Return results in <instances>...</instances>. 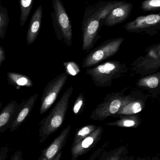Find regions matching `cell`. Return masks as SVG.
<instances>
[{"label":"cell","mask_w":160,"mask_h":160,"mask_svg":"<svg viewBox=\"0 0 160 160\" xmlns=\"http://www.w3.org/2000/svg\"><path fill=\"white\" fill-rule=\"evenodd\" d=\"M125 40L124 38L109 39L90 51L83 61L84 68L95 66L116 54Z\"/></svg>","instance_id":"5"},{"label":"cell","mask_w":160,"mask_h":160,"mask_svg":"<svg viewBox=\"0 0 160 160\" xmlns=\"http://www.w3.org/2000/svg\"><path fill=\"white\" fill-rule=\"evenodd\" d=\"M148 97L140 90H134L125 95L124 103L114 117L139 113L145 108Z\"/></svg>","instance_id":"8"},{"label":"cell","mask_w":160,"mask_h":160,"mask_svg":"<svg viewBox=\"0 0 160 160\" xmlns=\"http://www.w3.org/2000/svg\"><path fill=\"white\" fill-rule=\"evenodd\" d=\"M68 75L65 72L58 75L48 83L43 90L40 100L39 114H43L47 112L56 100L67 80Z\"/></svg>","instance_id":"7"},{"label":"cell","mask_w":160,"mask_h":160,"mask_svg":"<svg viewBox=\"0 0 160 160\" xmlns=\"http://www.w3.org/2000/svg\"><path fill=\"white\" fill-rule=\"evenodd\" d=\"M34 0H19L21 9L20 23L21 26H23L28 19L33 7Z\"/></svg>","instance_id":"21"},{"label":"cell","mask_w":160,"mask_h":160,"mask_svg":"<svg viewBox=\"0 0 160 160\" xmlns=\"http://www.w3.org/2000/svg\"><path fill=\"white\" fill-rule=\"evenodd\" d=\"M62 151H60L58 154H57L55 158H54L53 160H61V157H62Z\"/></svg>","instance_id":"31"},{"label":"cell","mask_w":160,"mask_h":160,"mask_svg":"<svg viewBox=\"0 0 160 160\" xmlns=\"http://www.w3.org/2000/svg\"><path fill=\"white\" fill-rule=\"evenodd\" d=\"M118 118H120V119L114 122L107 123L106 125L112 127L136 128L141 125L142 120L140 115L137 114L120 116Z\"/></svg>","instance_id":"18"},{"label":"cell","mask_w":160,"mask_h":160,"mask_svg":"<svg viewBox=\"0 0 160 160\" xmlns=\"http://www.w3.org/2000/svg\"><path fill=\"white\" fill-rule=\"evenodd\" d=\"M100 22L97 18L90 17L83 25V50L89 52L91 50L99 37V31Z\"/></svg>","instance_id":"10"},{"label":"cell","mask_w":160,"mask_h":160,"mask_svg":"<svg viewBox=\"0 0 160 160\" xmlns=\"http://www.w3.org/2000/svg\"><path fill=\"white\" fill-rule=\"evenodd\" d=\"M54 14L53 22L57 38L68 46L72 45V29L71 22L61 0H52Z\"/></svg>","instance_id":"4"},{"label":"cell","mask_w":160,"mask_h":160,"mask_svg":"<svg viewBox=\"0 0 160 160\" xmlns=\"http://www.w3.org/2000/svg\"><path fill=\"white\" fill-rule=\"evenodd\" d=\"M73 92V88H69L49 114L39 122V136L40 143L44 142L49 136L63 125L68 108L70 99Z\"/></svg>","instance_id":"1"},{"label":"cell","mask_w":160,"mask_h":160,"mask_svg":"<svg viewBox=\"0 0 160 160\" xmlns=\"http://www.w3.org/2000/svg\"><path fill=\"white\" fill-rule=\"evenodd\" d=\"M131 70L142 77L154 74L160 68V44L147 48L143 55L131 64Z\"/></svg>","instance_id":"3"},{"label":"cell","mask_w":160,"mask_h":160,"mask_svg":"<svg viewBox=\"0 0 160 160\" xmlns=\"http://www.w3.org/2000/svg\"><path fill=\"white\" fill-rule=\"evenodd\" d=\"M71 127L68 125L62 130L59 136H57L48 147L42 151L47 160H53L57 154L61 151L66 143L68 137L70 132Z\"/></svg>","instance_id":"14"},{"label":"cell","mask_w":160,"mask_h":160,"mask_svg":"<svg viewBox=\"0 0 160 160\" xmlns=\"http://www.w3.org/2000/svg\"><path fill=\"white\" fill-rule=\"evenodd\" d=\"M136 85L139 88L148 91L153 98H158L160 92V71L142 77L138 80Z\"/></svg>","instance_id":"15"},{"label":"cell","mask_w":160,"mask_h":160,"mask_svg":"<svg viewBox=\"0 0 160 160\" xmlns=\"http://www.w3.org/2000/svg\"><path fill=\"white\" fill-rule=\"evenodd\" d=\"M9 22L7 9L0 3V38L2 39L5 37Z\"/></svg>","instance_id":"23"},{"label":"cell","mask_w":160,"mask_h":160,"mask_svg":"<svg viewBox=\"0 0 160 160\" xmlns=\"http://www.w3.org/2000/svg\"><path fill=\"white\" fill-rule=\"evenodd\" d=\"M64 66L65 69L66 73L70 76L75 77L80 72L81 70L79 65L73 61L64 62Z\"/></svg>","instance_id":"25"},{"label":"cell","mask_w":160,"mask_h":160,"mask_svg":"<svg viewBox=\"0 0 160 160\" xmlns=\"http://www.w3.org/2000/svg\"><path fill=\"white\" fill-rule=\"evenodd\" d=\"M85 104V98L83 93H80L76 98L72 107V112L74 114H80L83 111Z\"/></svg>","instance_id":"24"},{"label":"cell","mask_w":160,"mask_h":160,"mask_svg":"<svg viewBox=\"0 0 160 160\" xmlns=\"http://www.w3.org/2000/svg\"><path fill=\"white\" fill-rule=\"evenodd\" d=\"M119 149L107 160H122L124 148H121Z\"/></svg>","instance_id":"27"},{"label":"cell","mask_w":160,"mask_h":160,"mask_svg":"<svg viewBox=\"0 0 160 160\" xmlns=\"http://www.w3.org/2000/svg\"><path fill=\"white\" fill-rule=\"evenodd\" d=\"M2 105H3V104H2V102L0 101V110H1V107H2Z\"/></svg>","instance_id":"33"},{"label":"cell","mask_w":160,"mask_h":160,"mask_svg":"<svg viewBox=\"0 0 160 160\" xmlns=\"http://www.w3.org/2000/svg\"><path fill=\"white\" fill-rule=\"evenodd\" d=\"M38 160H47V159H46V158H45L44 155L42 153H41V155H40Z\"/></svg>","instance_id":"32"},{"label":"cell","mask_w":160,"mask_h":160,"mask_svg":"<svg viewBox=\"0 0 160 160\" xmlns=\"http://www.w3.org/2000/svg\"><path fill=\"white\" fill-rule=\"evenodd\" d=\"M7 76L8 84L16 87L17 89H19L22 87H31L34 84L33 81L25 75L9 72Z\"/></svg>","instance_id":"19"},{"label":"cell","mask_w":160,"mask_h":160,"mask_svg":"<svg viewBox=\"0 0 160 160\" xmlns=\"http://www.w3.org/2000/svg\"><path fill=\"white\" fill-rule=\"evenodd\" d=\"M9 160H23L22 152L19 150L16 151L11 156Z\"/></svg>","instance_id":"29"},{"label":"cell","mask_w":160,"mask_h":160,"mask_svg":"<svg viewBox=\"0 0 160 160\" xmlns=\"http://www.w3.org/2000/svg\"><path fill=\"white\" fill-rule=\"evenodd\" d=\"M18 103L12 101L8 103L0 112V134L5 132L12 126Z\"/></svg>","instance_id":"17"},{"label":"cell","mask_w":160,"mask_h":160,"mask_svg":"<svg viewBox=\"0 0 160 160\" xmlns=\"http://www.w3.org/2000/svg\"><path fill=\"white\" fill-rule=\"evenodd\" d=\"M159 14H150L147 16H140L134 20L130 22L124 26L127 32L140 33L145 32L154 35L156 33L153 31L160 23Z\"/></svg>","instance_id":"9"},{"label":"cell","mask_w":160,"mask_h":160,"mask_svg":"<svg viewBox=\"0 0 160 160\" xmlns=\"http://www.w3.org/2000/svg\"><path fill=\"white\" fill-rule=\"evenodd\" d=\"M125 89L110 93L105 96L103 101L93 110L90 119L103 121L110 117H114L119 111L124 102Z\"/></svg>","instance_id":"6"},{"label":"cell","mask_w":160,"mask_h":160,"mask_svg":"<svg viewBox=\"0 0 160 160\" xmlns=\"http://www.w3.org/2000/svg\"><path fill=\"white\" fill-rule=\"evenodd\" d=\"M141 8L144 11L158 10L160 8V0H146L142 3Z\"/></svg>","instance_id":"26"},{"label":"cell","mask_w":160,"mask_h":160,"mask_svg":"<svg viewBox=\"0 0 160 160\" xmlns=\"http://www.w3.org/2000/svg\"><path fill=\"white\" fill-rule=\"evenodd\" d=\"M38 96L39 94L36 93L18 104L12 126L9 128L10 132H13L18 129L24 122L33 110Z\"/></svg>","instance_id":"12"},{"label":"cell","mask_w":160,"mask_h":160,"mask_svg":"<svg viewBox=\"0 0 160 160\" xmlns=\"http://www.w3.org/2000/svg\"><path fill=\"white\" fill-rule=\"evenodd\" d=\"M9 148L7 146H3L0 148V160H6Z\"/></svg>","instance_id":"28"},{"label":"cell","mask_w":160,"mask_h":160,"mask_svg":"<svg viewBox=\"0 0 160 160\" xmlns=\"http://www.w3.org/2000/svg\"><path fill=\"white\" fill-rule=\"evenodd\" d=\"M97 127L95 125H88L77 129L74 136L72 147L76 145L83 139L90 135L96 129Z\"/></svg>","instance_id":"20"},{"label":"cell","mask_w":160,"mask_h":160,"mask_svg":"<svg viewBox=\"0 0 160 160\" xmlns=\"http://www.w3.org/2000/svg\"><path fill=\"white\" fill-rule=\"evenodd\" d=\"M129 69L126 64L119 61H110L86 69L85 73L90 76L97 87L111 86L115 79L123 77Z\"/></svg>","instance_id":"2"},{"label":"cell","mask_w":160,"mask_h":160,"mask_svg":"<svg viewBox=\"0 0 160 160\" xmlns=\"http://www.w3.org/2000/svg\"><path fill=\"white\" fill-rule=\"evenodd\" d=\"M42 12L43 8L40 4L36 9L29 23L26 39L28 45L34 43L38 36L42 23Z\"/></svg>","instance_id":"16"},{"label":"cell","mask_w":160,"mask_h":160,"mask_svg":"<svg viewBox=\"0 0 160 160\" xmlns=\"http://www.w3.org/2000/svg\"><path fill=\"white\" fill-rule=\"evenodd\" d=\"M6 55L4 50L2 46H0V67L5 60Z\"/></svg>","instance_id":"30"},{"label":"cell","mask_w":160,"mask_h":160,"mask_svg":"<svg viewBox=\"0 0 160 160\" xmlns=\"http://www.w3.org/2000/svg\"><path fill=\"white\" fill-rule=\"evenodd\" d=\"M132 3H123L115 8L104 19L103 24L106 26H113L126 20L132 10Z\"/></svg>","instance_id":"13"},{"label":"cell","mask_w":160,"mask_h":160,"mask_svg":"<svg viewBox=\"0 0 160 160\" xmlns=\"http://www.w3.org/2000/svg\"><path fill=\"white\" fill-rule=\"evenodd\" d=\"M101 126L97 127L92 133L71 148V160H77L80 156L86 153L100 140L103 132Z\"/></svg>","instance_id":"11"},{"label":"cell","mask_w":160,"mask_h":160,"mask_svg":"<svg viewBox=\"0 0 160 160\" xmlns=\"http://www.w3.org/2000/svg\"></svg>","instance_id":"34"},{"label":"cell","mask_w":160,"mask_h":160,"mask_svg":"<svg viewBox=\"0 0 160 160\" xmlns=\"http://www.w3.org/2000/svg\"><path fill=\"white\" fill-rule=\"evenodd\" d=\"M124 2H115L108 4L98 9V11L94 12L90 17L97 18L100 21L101 19H104L113 8L122 4Z\"/></svg>","instance_id":"22"}]
</instances>
